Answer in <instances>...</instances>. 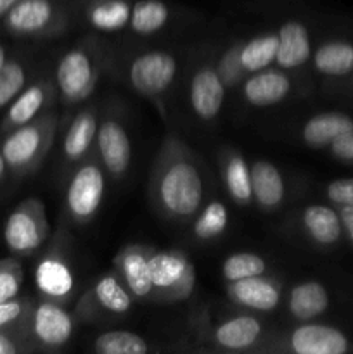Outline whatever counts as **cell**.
Here are the masks:
<instances>
[{
  "mask_svg": "<svg viewBox=\"0 0 353 354\" xmlns=\"http://www.w3.org/2000/svg\"><path fill=\"white\" fill-rule=\"evenodd\" d=\"M206 194L203 165L192 149L168 133L152 166L149 196L165 220L187 221L201 209Z\"/></svg>",
  "mask_w": 353,
  "mask_h": 354,
  "instance_id": "cell-1",
  "label": "cell"
},
{
  "mask_svg": "<svg viewBox=\"0 0 353 354\" xmlns=\"http://www.w3.org/2000/svg\"><path fill=\"white\" fill-rule=\"evenodd\" d=\"M57 124V114L47 111L30 123L6 133L0 151L6 159L7 171L17 178L37 171L54 144Z\"/></svg>",
  "mask_w": 353,
  "mask_h": 354,
  "instance_id": "cell-2",
  "label": "cell"
},
{
  "mask_svg": "<svg viewBox=\"0 0 353 354\" xmlns=\"http://www.w3.org/2000/svg\"><path fill=\"white\" fill-rule=\"evenodd\" d=\"M102 59L93 45L82 44L66 52L55 69V88L66 106L80 104L92 95L100 78Z\"/></svg>",
  "mask_w": 353,
  "mask_h": 354,
  "instance_id": "cell-3",
  "label": "cell"
},
{
  "mask_svg": "<svg viewBox=\"0 0 353 354\" xmlns=\"http://www.w3.org/2000/svg\"><path fill=\"white\" fill-rule=\"evenodd\" d=\"M149 272L152 282V301L179 303L194 292L196 270L185 252L179 249L158 251L149 248Z\"/></svg>",
  "mask_w": 353,
  "mask_h": 354,
  "instance_id": "cell-4",
  "label": "cell"
},
{
  "mask_svg": "<svg viewBox=\"0 0 353 354\" xmlns=\"http://www.w3.org/2000/svg\"><path fill=\"white\" fill-rule=\"evenodd\" d=\"M106 194V171L96 152L78 162L66 189V213L75 223L93 220Z\"/></svg>",
  "mask_w": 353,
  "mask_h": 354,
  "instance_id": "cell-5",
  "label": "cell"
},
{
  "mask_svg": "<svg viewBox=\"0 0 353 354\" xmlns=\"http://www.w3.org/2000/svg\"><path fill=\"white\" fill-rule=\"evenodd\" d=\"M2 21L17 38H54L69 24L66 10L54 0H19Z\"/></svg>",
  "mask_w": 353,
  "mask_h": 354,
  "instance_id": "cell-6",
  "label": "cell"
},
{
  "mask_svg": "<svg viewBox=\"0 0 353 354\" xmlns=\"http://www.w3.org/2000/svg\"><path fill=\"white\" fill-rule=\"evenodd\" d=\"M48 235L45 204L30 197L17 204L3 227V241L14 256H31L42 248Z\"/></svg>",
  "mask_w": 353,
  "mask_h": 354,
  "instance_id": "cell-7",
  "label": "cell"
},
{
  "mask_svg": "<svg viewBox=\"0 0 353 354\" xmlns=\"http://www.w3.org/2000/svg\"><path fill=\"white\" fill-rule=\"evenodd\" d=\"M176 59L165 50L135 55L128 66V83L138 95L161 102L176 76Z\"/></svg>",
  "mask_w": 353,
  "mask_h": 354,
  "instance_id": "cell-8",
  "label": "cell"
},
{
  "mask_svg": "<svg viewBox=\"0 0 353 354\" xmlns=\"http://www.w3.org/2000/svg\"><path fill=\"white\" fill-rule=\"evenodd\" d=\"M73 328L75 322L64 310V304L44 297L38 303H33L28 320V334L35 348L47 349V351L62 348L71 339Z\"/></svg>",
  "mask_w": 353,
  "mask_h": 354,
  "instance_id": "cell-9",
  "label": "cell"
},
{
  "mask_svg": "<svg viewBox=\"0 0 353 354\" xmlns=\"http://www.w3.org/2000/svg\"><path fill=\"white\" fill-rule=\"evenodd\" d=\"M96 154L111 178L120 180L127 175L132 165V142L120 120L104 116L99 121Z\"/></svg>",
  "mask_w": 353,
  "mask_h": 354,
  "instance_id": "cell-10",
  "label": "cell"
},
{
  "mask_svg": "<svg viewBox=\"0 0 353 354\" xmlns=\"http://www.w3.org/2000/svg\"><path fill=\"white\" fill-rule=\"evenodd\" d=\"M134 297L127 287L121 283L114 272L104 273L90 286L85 296L82 297L76 313L83 317H97V315H114L121 317L130 311Z\"/></svg>",
  "mask_w": 353,
  "mask_h": 354,
  "instance_id": "cell-11",
  "label": "cell"
},
{
  "mask_svg": "<svg viewBox=\"0 0 353 354\" xmlns=\"http://www.w3.org/2000/svg\"><path fill=\"white\" fill-rule=\"evenodd\" d=\"M55 93H57V88L47 78H42L31 85H26L23 92L7 106L0 130L3 133H9L14 128L23 127V124L33 121L35 118L47 113L48 107L54 104Z\"/></svg>",
  "mask_w": 353,
  "mask_h": 354,
  "instance_id": "cell-12",
  "label": "cell"
},
{
  "mask_svg": "<svg viewBox=\"0 0 353 354\" xmlns=\"http://www.w3.org/2000/svg\"><path fill=\"white\" fill-rule=\"evenodd\" d=\"M113 270L132 297L152 301V282L149 272V248L128 244L116 252Z\"/></svg>",
  "mask_w": 353,
  "mask_h": 354,
  "instance_id": "cell-13",
  "label": "cell"
},
{
  "mask_svg": "<svg viewBox=\"0 0 353 354\" xmlns=\"http://www.w3.org/2000/svg\"><path fill=\"white\" fill-rule=\"evenodd\" d=\"M277 349L296 354H343L348 351V339L327 325L305 324L289 332Z\"/></svg>",
  "mask_w": 353,
  "mask_h": 354,
  "instance_id": "cell-14",
  "label": "cell"
},
{
  "mask_svg": "<svg viewBox=\"0 0 353 354\" xmlns=\"http://www.w3.org/2000/svg\"><path fill=\"white\" fill-rule=\"evenodd\" d=\"M225 86L217 68L204 62L196 69L189 86V102L194 114L203 121H211L220 114L225 99Z\"/></svg>",
  "mask_w": 353,
  "mask_h": 354,
  "instance_id": "cell-15",
  "label": "cell"
},
{
  "mask_svg": "<svg viewBox=\"0 0 353 354\" xmlns=\"http://www.w3.org/2000/svg\"><path fill=\"white\" fill-rule=\"evenodd\" d=\"M227 296L232 303L253 311H272L279 306L282 287L275 279L265 275L227 282Z\"/></svg>",
  "mask_w": 353,
  "mask_h": 354,
  "instance_id": "cell-16",
  "label": "cell"
},
{
  "mask_svg": "<svg viewBox=\"0 0 353 354\" xmlns=\"http://www.w3.org/2000/svg\"><path fill=\"white\" fill-rule=\"evenodd\" d=\"M37 290L44 299L66 304L75 292V277L66 259L57 252H48L35 270Z\"/></svg>",
  "mask_w": 353,
  "mask_h": 354,
  "instance_id": "cell-17",
  "label": "cell"
},
{
  "mask_svg": "<svg viewBox=\"0 0 353 354\" xmlns=\"http://www.w3.org/2000/svg\"><path fill=\"white\" fill-rule=\"evenodd\" d=\"M99 116L96 107H85L80 111L66 130L62 140V158L68 165H78L89 158L96 149Z\"/></svg>",
  "mask_w": 353,
  "mask_h": 354,
  "instance_id": "cell-18",
  "label": "cell"
},
{
  "mask_svg": "<svg viewBox=\"0 0 353 354\" xmlns=\"http://www.w3.org/2000/svg\"><path fill=\"white\" fill-rule=\"evenodd\" d=\"M291 92V82L287 75L279 69H262L251 73L242 85V97L255 107H269L279 104Z\"/></svg>",
  "mask_w": 353,
  "mask_h": 354,
  "instance_id": "cell-19",
  "label": "cell"
},
{
  "mask_svg": "<svg viewBox=\"0 0 353 354\" xmlns=\"http://www.w3.org/2000/svg\"><path fill=\"white\" fill-rule=\"evenodd\" d=\"M275 64L280 69H296L308 61L311 54L310 35L301 21L289 19L280 24L277 31Z\"/></svg>",
  "mask_w": 353,
  "mask_h": 354,
  "instance_id": "cell-20",
  "label": "cell"
},
{
  "mask_svg": "<svg viewBox=\"0 0 353 354\" xmlns=\"http://www.w3.org/2000/svg\"><path fill=\"white\" fill-rule=\"evenodd\" d=\"M263 325L251 315H239L218 325L211 342L225 351H248L262 339Z\"/></svg>",
  "mask_w": 353,
  "mask_h": 354,
  "instance_id": "cell-21",
  "label": "cell"
},
{
  "mask_svg": "<svg viewBox=\"0 0 353 354\" xmlns=\"http://www.w3.org/2000/svg\"><path fill=\"white\" fill-rule=\"evenodd\" d=\"M251 169L253 201L263 209H275L286 197V185L279 168L265 159H258L249 166Z\"/></svg>",
  "mask_w": 353,
  "mask_h": 354,
  "instance_id": "cell-22",
  "label": "cell"
},
{
  "mask_svg": "<svg viewBox=\"0 0 353 354\" xmlns=\"http://www.w3.org/2000/svg\"><path fill=\"white\" fill-rule=\"evenodd\" d=\"M353 130V120L343 113L315 114L305 123L301 138L307 145L315 149L331 145L339 135Z\"/></svg>",
  "mask_w": 353,
  "mask_h": 354,
  "instance_id": "cell-23",
  "label": "cell"
},
{
  "mask_svg": "<svg viewBox=\"0 0 353 354\" xmlns=\"http://www.w3.org/2000/svg\"><path fill=\"white\" fill-rule=\"evenodd\" d=\"M327 290L322 283L315 282V280L301 282L291 289L287 308H289L291 317L296 318V320L307 322L315 317H320L327 310Z\"/></svg>",
  "mask_w": 353,
  "mask_h": 354,
  "instance_id": "cell-24",
  "label": "cell"
},
{
  "mask_svg": "<svg viewBox=\"0 0 353 354\" xmlns=\"http://www.w3.org/2000/svg\"><path fill=\"white\" fill-rule=\"evenodd\" d=\"M224 168V183L228 196L239 206H249L253 203L251 190V169L248 161L234 149L225 151L221 159Z\"/></svg>",
  "mask_w": 353,
  "mask_h": 354,
  "instance_id": "cell-25",
  "label": "cell"
},
{
  "mask_svg": "<svg viewBox=\"0 0 353 354\" xmlns=\"http://www.w3.org/2000/svg\"><path fill=\"white\" fill-rule=\"evenodd\" d=\"M132 3L128 0H90L85 17L93 30L120 31L128 26Z\"/></svg>",
  "mask_w": 353,
  "mask_h": 354,
  "instance_id": "cell-26",
  "label": "cell"
},
{
  "mask_svg": "<svg viewBox=\"0 0 353 354\" xmlns=\"http://www.w3.org/2000/svg\"><path fill=\"white\" fill-rule=\"evenodd\" d=\"M301 220H303V227L307 234L317 244H334L339 239V235H341V220L327 206L315 204V206L305 207Z\"/></svg>",
  "mask_w": 353,
  "mask_h": 354,
  "instance_id": "cell-27",
  "label": "cell"
},
{
  "mask_svg": "<svg viewBox=\"0 0 353 354\" xmlns=\"http://www.w3.org/2000/svg\"><path fill=\"white\" fill-rule=\"evenodd\" d=\"M170 21V7L163 0H138L132 6L130 21L128 28L135 35H147L158 33L159 30L168 24Z\"/></svg>",
  "mask_w": 353,
  "mask_h": 354,
  "instance_id": "cell-28",
  "label": "cell"
},
{
  "mask_svg": "<svg viewBox=\"0 0 353 354\" xmlns=\"http://www.w3.org/2000/svg\"><path fill=\"white\" fill-rule=\"evenodd\" d=\"M314 66L322 75L341 76L353 69V45L346 41H327L314 55Z\"/></svg>",
  "mask_w": 353,
  "mask_h": 354,
  "instance_id": "cell-29",
  "label": "cell"
},
{
  "mask_svg": "<svg viewBox=\"0 0 353 354\" xmlns=\"http://www.w3.org/2000/svg\"><path fill=\"white\" fill-rule=\"evenodd\" d=\"M277 33H262L241 45V62L246 73H256L275 62Z\"/></svg>",
  "mask_w": 353,
  "mask_h": 354,
  "instance_id": "cell-30",
  "label": "cell"
},
{
  "mask_svg": "<svg viewBox=\"0 0 353 354\" xmlns=\"http://www.w3.org/2000/svg\"><path fill=\"white\" fill-rule=\"evenodd\" d=\"M228 227V209L221 201H210L196 213L192 234L197 241H215L225 234Z\"/></svg>",
  "mask_w": 353,
  "mask_h": 354,
  "instance_id": "cell-31",
  "label": "cell"
},
{
  "mask_svg": "<svg viewBox=\"0 0 353 354\" xmlns=\"http://www.w3.org/2000/svg\"><path fill=\"white\" fill-rule=\"evenodd\" d=\"M97 354H145L149 346L141 335L127 330H111L97 335L93 341Z\"/></svg>",
  "mask_w": 353,
  "mask_h": 354,
  "instance_id": "cell-32",
  "label": "cell"
},
{
  "mask_svg": "<svg viewBox=\"0 0 353 354\" xmlns=\"http://www.w3.org/2000/svg\"><path fill=\"white\" fill-rule=\"evenodd\" d=\"M28 83V68L17 57L7 59L0 69V109H6Z\"/></svg>",
  "mask_w": 353,
  "mask_h": 354,
  "instance_id": "cell-33",
  "label": "cell"
},
{
  "mask_svg": "<svg viewBox=\"0 0 353 354\" xmlns=\"http://www.w3.org/2000/svg\"><path fill=\"white\" fill-rule=\"evenodd\" d=\"M266 263L262 256L255 252H234L227 256V259L221 265V273L227 282L249 279V277L265 275Z\"/></svg>",
  "mask_w": 353,
  "mask_h": 354,
  "instance_id": "cell-34",
  "label": "cell"
},
{
  "mask_svg": "<svg viewBox=\"0 0 353 354\" xmlns=\"http://www.w3.org/2000/svg\"><path fill=\"white\" fill-rule=\"evenodd\" d=\"M241 41L230 45L217 62V73L225 88H234L244 80L246 69L241 62Z\"/></svg>",
  "mask_w": 353,
  "mask_h": 354,
  "instance_id": "cell-35",
  "label": "cell"
},
{
  "mask_svg": "<svg viewBox=\"0 0 353 354\" xmlns=\"http://www.w3.org/2000/svg\"><path fill=\"white\" fill-rule=\"evenodd\" d=\"M35 301L28 297H12L0 303V328H28Z\"/></svg>",
  "mask_w": 353,
  "mask_h": 354,
  "instance_id": "cell-36",
  "label": "cell"
},
{
  "mask_svg": "<svg viewBox=\"0 0 353 354\" xmlns=\"http://www.w3.org/2000/svg\"><path fill=\"white\" fill-rule=\"evenodd\" d=\"M23 286V266L17 259H0V303L17 296Z\"/></svg>",
  "mask_w": 353,
  "mask_h": 354,
  "instance_id": "cell-37",
  "label": "cell"
},
{
  "mask_svg": "<svg viewBox=\"0 0 353 354\" xmlns=\"http://www.w3.org/2000/svg\"><path fill=\"white\" fill-rule=\"evenodd\" d=\"M28 328H0V354H21L35 351Z\"/></svg>",
  "mask_w": 353,
  "mask_h": 354,
  "instance_id": "cell-38",
  "label": "cell"
},
{
  "mask_svg": "<svg viewBox=\"0 0 353 354\" xmlns=\"http://www.w3.org/2000/svg\"><path fill=\"white\" fill-rule=\"evenodd\" d=\"M329 201L339 206H353V178L334 180L325 189Z\"/></svg>",
  "mask_w": 353,
  "mask_h": 354,
  "instance_id": "cell-39",
  "label": "cell"
},
{
  "mask_svg": "<svg viewBox=\"0 0 353 354\" xmlns=\"http://www.w3.org/2000/svg\"><path fill=\"white\" fill-rule=\"evenodd\" d=\"M331 151L341 161H353V130L339 135L331 144Z\"/></svg>",
  "mask_w": 353,
  "mask_h": 354,
  "instance_id": "cell-40",
  "label": "cell"
},
{
  "mask_svg": "<svg viewBox=\"0 0 353 354\" xmlns=\"http://www.w3.org/2000/svg\"><path fill=\"white\" fill-rule=\"evenodd\" d=\"M339 220L343 221L346 232H348V237L353 242V206H343L341 213H339Z\"/></svg>",
  "mask_w": 353,
  "mask_h": 354,
  "instance_id": "cell-41",
  "label": "cell"
},
{
  "mask_svg": "<svg viewBox=\"0 0 353 354\" xmlns=\"http://www.w3.org/2000/svg\"><path fill=\"white\" fill-rule=\"evenodd\" d=\"M17 2H19V0H0V19H3V17H6V14L9 12V10L12 9Z\"/></svg>",
  "mask_w": 353,
  "mask_h": 354,
  "instance_id": "cell-42",
  "label": "cell"
},
{
  "mask_svg": "<svg viewBox=\"0 0 353 354\" xmlns=\"http://www.w3.org/2000/svg\"><path fill=\"white\" fill-rule=\"evenodd\" d=\"M6 173H7V165H6V159H3L2 151H0V182H2V180H3Z\"/></svg>",
  "mask_w": 353,
  "mask_h": 354,
  "instance_id": "cell-43",
  "label": "cell"
},
{
  "mask_svg": "<svg viewBox=\"0 0 353 354\" xmlns=\"http://www.w3.org/2000/svg\"><path fill=\"white\" fill-rule=\"evenodd\" d=\"M7 50H6V47H3L2 44H0V69H2V66L6 64V61H7Z\"/></svg>",
  "mask_w": 353,
  "mask_h": 354,
  "instance_id": "cell-44",
  "label": "cell"
}]
</instances>
